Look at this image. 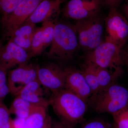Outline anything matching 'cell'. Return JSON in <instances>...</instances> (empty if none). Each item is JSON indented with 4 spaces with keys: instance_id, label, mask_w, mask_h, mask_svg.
Returning a JSON list of instances; mask_svg holds the SVG:
<instances>
[{
    "instance_id": "cell-1",
    "label": "cell",
    "mask_w": 128,
    "mask_h": 128,
    "mask_svg": "<svg viewBox=\"0 0 128 128\" xmlns=\"http://www.w3.org/2000/svg\"><path fill=\"white\" fill-rule=\"evenodd\" d=\"M54 21L52 41L46 58L61 67L71 62L80 47L74 24L62 20Z\"/></svg>"
},
{
    "instance_id": "cell-2",
    "label": "cell",
    "mask_w": 128,
    "mask_h": 128,
    "mask_svg": "<svg viewBox=\"0 0 128 128\" xmlns=\"http://www.w3.org/2000/svg\"><path fill=\"white\" fill-rule=\"evenodd\" d=\"M49 104L60 120L75 126L83 118L87 108L85 101L66 89L52 94Z\"/></svg>"
},
{
    "instance_id": "cell-3",
    "label": "cell",
    "mask_w": 128,
    "mask_h": 128,
    "mask_svg": "<svg viewBox=\"0 0 128 128\" xmlns=\"http://www.w3.org/2000/svg\"><path fill=\"white\" fill-rule=\"evenodd\" d=\"M88 102L95 112L112 116L128 105V90L114 83L92 95Z\"/></svg>"
},
{
    "instance_id": "cell-4",
    "label": "cell",
    "mask_w": 128,
    "mask_h": 128,
    "mask_svg": "<svg viewBox=\"0 0 128 128\" xmlns=\"http://www.w3.org/2000/svg\"><path fill=\"white\" fill-rule=\"evenodd\" d=\"M74 25L79 45L86 52L93 50L105 41L104 18L100 13L76 21Z\"/></svg>"
},
{
    "instance_id": "cell-5",
    "label": "cell",
    "mask_w": 128,
    "mask_h": 128,
    "mask_svg": "<svg viewBox=\"0 0 128 128\" xmlns=\"http://www.w3.org/2000/svg\"><path fill=\"white\" fill-rule=\"evenodd\" d=\"M122 49L115 44L105 41L93 50L86 52V60L120 76L124 65Z\"/></svg>"
},
{
    "instance_id": "cell-6",
    "label": "cell",
    "mask_w": 128,
    "mask_h": 128,
    "mask_svg": "<svg viewBox=\"0 0 128 128\" xmlns=\"http://www.w3.org/2000/svg\"><path fill=\"white\" fill-rule=\"evenodd\" d=\"M105 41L122 48L128 41V21L116 8H109L104 18Z\"/></svg>"
},
{
    "instance_id": "cell-7",
    "label": "cell",
    "mask_w": 128,
    "mask_h": 128,
    "mask_svg": "<svg viewBox=\"0 0 128 128\" xmlns=\"http://www.w3.org/2000/svg\"><path fill=\"white\" fill-rule=\"evenodd\" d=\"M64 69L55 62H48L38 65V80L52 94L65 89Z\"/></svg>"
},
{
    "instance_id": "cell-8",
    "label": "cell",
    "mask_w": 128,
    "mask_h": 128,
    "mask_svg": "<svg viewBox=\"0 0 128 128\" xmlns=\"http://www.w3.org/2000/svg\"><path fill=\"white\" fill-rule=\"evenodd\" d=\"M43 0H23L15 10L2 20V28L6 37L8 38L20 25L31 16Z\"/></svg>"
},
{
    "instance_id": "cell-9",
    "label": "cell",
    "mask_w": 128,
    "mask_h": 128,
    "mask_svg": "<svg viewBox=\"0 0 128 128\" xmlns=\"http://www.w3.org/2000/svg\"><path fill=\"white\" fill-rule=\"evenodd\" d=\"M38 65L28 64L10 70L7 75L9 93L16 96L30 82L38 80Z\"/></svg>"
},
{
    "instance_id": "cell-10",
    "label": "cell",
    "mask_w": 128,
    "mask_h": 128,
    "mask_svg": "<svg viewBox=\"0 0 128 128\" xmlns=\"http://www.w3.org/2000/svg\"><path fill=\"white\" fill-rule=\"evenodd\" d=\"M102 6L100 0H70L61 12L66 18L76 21L99 14Z\"/></svg>"
},
{
    "instance_id": "cell-11",
    "label": "cell",
    "mask_w": 128,
    "mask_h": 128,
    "mask_svg": "<svg viewBox=\"0 0 128 128\" xmlns=\"http://www.w3.org/2000/svg\"><path fill=\"white\" fill-rule=\"evenodd\" d=\"M30 59L28 52L9 40L1 50L0 66L8 71L28 64Z\"/></svg>"
},
{
    "instance_id": "cell-12",
    "label": "cell",
    "mask_w": 128,
    "mask_h": 128,
    "mask_svg": "<svg viewBox=\"0 0 128 128\" xmlns=\"http://www.w3.org/2000/svg\"><path fill=\"white\" fill-rule=\"evenodd\" d=\"M64 69L66 73L65 89L80 97L87 103L92 96V92L82 70L71 67Z\"/></svg>"
},
{
    "instance_id": "cell-13",
    "label": "cell",
    "mask_w": 128,
    "mask_h": 128,
    "mask_svg": "<svg viewBox=\"0 0 128 128\" xmlns=\"http://www.w3.org/2000/svg\"><path fill=\"white\" fill-rule=\"evenodd\" d=\"M54 21L50 20L44 22L40 27H37L28 52L31 58L40 55L50 45L54 36Z\"/></svg>"
},
{
    "instance_id": "cell-14",
    "label": "cell",
    "mask_w": 128,
    "mask_h": 128,
    "mask_svg": "<svg viewBox=\"0 0 128 128\" xmlns=\"http://www.w3.org/2000/svg\"><path fill=\"white\" fill-rule=\"evenodd\" d=\"M62 2L58 0H43L26 21L36 24L50 20L52 17L57 18Z\"/></svg>"
},
{
    "instance_id": "cell-15",
    "label": "cell",
    "mask_w": 128,
    "mask_h": 128,
    "mask_svg": "<svg viewBox=\"0 0 128 128\" xmlns=\"http://www.w3.org/2000/svg\"><path fill=\"white\" fill-rule=\"evenodd\" d=\"M42 86L38 80H35L25 86L16 96L30 103L48 108V105H50L49 100H48L44 97Z\"/></svg>"
},
{
    "instance_id": "cell-16",
    "label": "cell",
    "mask_w": 128,
    "mask_h": 128,
    "mask_svg": "<svg viewBox=\"0 0 128 128\" xmlns=\"http://www.w3.org/2000/svg\"><path fill=\"white\" fill-rule=\"evenodd\" d=\"M36 28V24L25 21L14 30L8 38L28 53Z\"/></svg>"
},
{
    "instance_id": "cell-17",
    "label": "cell",
    "mask_w": 128,
    "mask_h": 128,
    "mask_svg": "<svg viewBox=\"0 0 128 128\" xmlns=\"http://www.w3.org/2000/svg\"><path fill=\"white\" fill-rule=\"evenodd\" d=\"M39 105L30 103L17 96L12 103L9 110L10 114H16L18 118L26 119Z\"/></svg>"
},
{
    "instance_id": "cell-18",
    "label": "cell",
    "mask_w": 128,
    "mask_h": 128,
    "mask_svg": "<svg viewBox=\"0 0 128 128\" xmlns=\"http://www.w3.org/2000/svg\"><path fill=\"white\" fill-rule=\"evenodd\" d=\"M81 70L91 90L92 95L99 92L100 90V87L96 74L95 65L87 60H85Z\"/></svg>"
},
{
    "instance_id": "cell-19",
    "label": "cell",
    "mask_w": 128,
    "mask_h": 128,
    "mask_svg": "<svg viewBox=\"0 0 128 128\" xmlns=\"http://www.w3.org/2000/svg\"><path fill=\"white\" fill-rule=\"evenodd\" d=\"M48 114L47 108L39 106L25 119L24 128H42Z\"/></svg>"
},
{
    "instance_id": "cell-20",
    "label": "cell",
    "mask_w": 128,
    "mask_h": 128,
    "mask_svg": "<svg viewBox=\"0 0 128 128\" xmlns=\"http://www.w3.org/2000/svg\"><path fill=\"white\" fill-rule=\"evenodd\" d=\"M95 66L100 91L114 84L115 80L119 76L107 70Z\"/></svg>"
},
{
    "instance_id": "cell-21",
    "label": "cell",
    "mask_w": 128,
    "mask_h": 128,
    "mask_svg": "<svg viewBox=\"0 0 128 128\" xmlns=\"http://www.w3.org/2000/svg\"><path fill=\"white\" fill-rule=\"evenodd\" d=\"M23 0H0V16L2 20L11 14Z\"/></svg>"
},
{
    "instance_id": "cell-22",
    "label": "cell",
    "mask_w": 128,
    "mask_h": 128,
    "mask_svg": "<svg viewBox=\"0 0 128 128\" xmlns=\"http://www.w3.org/2000/svg\"><path fill=\"white\" fill-rule=\"evenodd\" d=\"M10 114L6 106L0 102V128H14L13 120L10 119Z\"/></svg>"
},
{
    "instance_id": "cell-23",
    "label": "cell",
    "mask_w": 128,
    "mask_h": 128,
    "mask_svg": "<svg viewBox=\"0 0 128 128\" xmlns=\"http://www.w3.org/2000/svg\"><path fill=\"white\" fill-rule=\"evenodd\" d=\"M112 116L117 128H128V105Z\"/></svg>"
},
{
    "instance_id": "cell-24",
    "label": "cell",
    "mask_w": 128,
    "mask_h": 128,
    "mask_svg": "<svg viewBox=\"0 0 128 128\" xmlns=\"http://www.w3.org/2000/svg\"><path fill=\"white\" fill-rule=\"evenodd\" d=\"M7 71L0 66V102H2L9 93L8 84Z\"/></svg>"
},
{
    "instance_id": "cell-25",
    "label": "cell",
    "mask_w": 128,
    "mask_h": 128,
    "mask_svg": "<svg viewBox=\"0 0 128 128\" xmlns=\"http://www.w3.org/2000/svg\"><path fill=\"white\" fill-rule=\"evenodd\" d=\"M80 128H112L107 122L99 118L92 120Z\"/></svg>"
},
{
    "instance_id": "cell-26",
    "label": "cell",
    "mask_w": 128,
    "mask_h": 128,
    "mask_svg": "<svg viewBox=\"0 0 128 128\" xmlns=\"http://www.w3.org/2000/svg\"><path fill=\"white\" fill-rule=\"evenodd\" d=\"M76 126L66 122L59 120L52 121L51 128H75Z\"/></svg>"
},
{
    "instance_id": "cell-27",
    "label": "cell",
    "mask_w": 128,
    "mask_h": 128,
    "mask_svg": "<svg viewBox=\"0 0 128 128\" xmlns=\"http://www.w3.org/2000/svg\"><path fill=\"white\" fill-rule=\"evenodd\" d=\"M102 6L111 8H118L122 0H100Z\"/></svg>"
},
{
    "instance_id": "cell-28",
    "label": "cell",
    "mask_w": 128,
    "mask_h": 128,
    "mask_svg": "<svg viewBox=\"0 0 128 128\" xmlns=\"http://www.w3.org/2000/svg\"><path fill=\"white\" fill-rule=\"evenodd\" d=\"M121 52L124 65L126 66L128 70V42L122 48Z\"/></svg>"
},
{
    "instance_id": "cell-29",
    "label": "cell",
    "mask_w": 128,
    "mask_h": 128,
    "mask_svg": "<svg viewBox=\"0 0 128 128\" xmlns=\"http://www.w3.org/2000/svg\"><path fill=\"white\" fill-rule=\"evenodd\" d=\"M25 120V118L17 117L12 121L14 128H24Z\"/></svg>"
},
{
    "instance_id": "cell-30",
    "label": "cell",
    "mask_w": 128,
    "mask_h": 128,
    "mask_svg": "<svg viewBox=\"0 0 128 128\" xmlns=\"http://www.w3.org/2000/svg\"><path fill=\"white\" fill-rule=\"evenodd\" d=\"M122 14L128 21V0H124L122 6Z\"/></svg>"
},
{
    "instance_id": "cell-31",
    "label": "cell",
    "mask_w": 128,
    "mask_h": 128,
    "mask_svg": "<svg viewBox=\"0 0 128 128\" xmlns=\"http://www.w3.org/2000/svg\"><path fill=\"white\" fill-rule=\"evenodd\" d=\"M52 121L51 117L49 114H47V117L43 126L42 128H51L52 126Z\"/></svg>"
},
{
    "instance_id": "cell-32",
    "label": "cell",
    "mask_w": 128,
    "mask_h": 128,
    "mask_svg": "<svg viewBox=\"0 0 128 128\" xmlns=\"http://www.w3.org/2000/svg\"><path fill=\"white\" fill-rule=\"evenodd\" d=\"M2 42L0 41V54L1 50L2 48Z\"/></svg>"
},
{
    "instance_id": "cell-33",
    "label": "cell",
    "mask_w": 128,
    "mask_h": 128,
    "mask_svg": "<svg viewBox=\"0 0 128 128\" xmlns=\"http://www.w3.org/2000/svg\"><path fill=\"white\" fill-rule=\"evenodd\" d=\"M0 28H2V18L0 16Z\"/></svg>"
},
{
    "instance_id": "cell-34",
    "label": "cell",
    "mask_w": 128,
    "mask_h": 128,
    "mask_svg": "<svg viewBox=\"0 0 128 128\" xmlns=\"http://www.w3.org/2000/svg\"><path fill=\"white\" fill-rule=\"evenodd\" d=\"M58 0L62 2H63V1H64L65 0Z\"/></svg>"
}]
</instances>
